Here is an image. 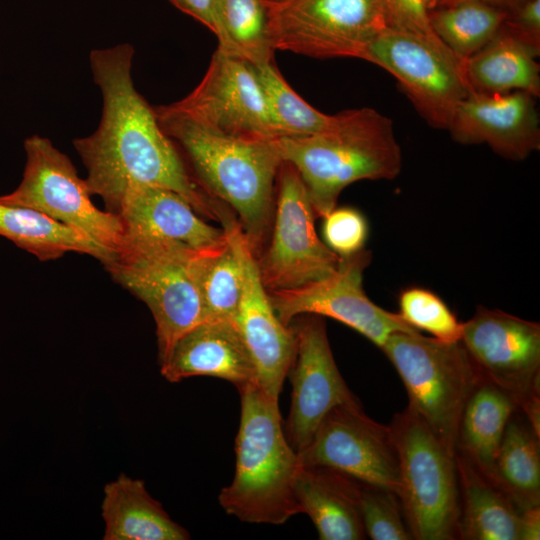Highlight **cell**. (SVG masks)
Returning a JSON list of instances; mask_svg holds the SVG:
<instances>
[{
    "label": "cell",
    "instance_id": "cell-1",
    "mask_svg": "<svg viewBox=\"0 0 540 540\" xmlns=\"http://www.w3.org/2000/svg\"><path fill=\"white\" fill-rule=\"evenodd\" d=\"M134 48L128 43L90 52V68L102 100L98 128L73 141L87 170L92 195L116 214L125 193L137 185H153L183 197L200 215L218 219L221 203L194 179L155 109L135 88Z\"/></svg>",
    "mask_w": 540,
    "mask_h": 540
},
{
    "label": "cell",
    "instance_id": "cell-2",
    "mask_svg": "<svg viewBox=\"0 0 540 540\" xmlns=\"http://www.w3.org/2000/svg\"><path fill=\"white\" fill-rule=\"evenodd\" d=\"M160 126L212 197L231 207L257 257L269 239L276 183L283 162L275 139H249L211 131L168 105L155 107Z\"/></svg>",
    "mask_w": 540,
    "mask_h": 540
},
{
    "label": "cell",
    "instance_id": "cell-3",
    "mask_svg": "<svg viewBox=\"0 0 540 540\" xmlns=\"http://www.w3.org/2000/svg\"><path fill=\"white\" fill-rule=\"evenodd\" d=\"M283 161L308 191L317 217L332 211L342 190L361 180H391L402 168L393 122L369 107L336 114L334 125L310 136L278 137Z\"/></svg>",
    "mask_w": 540,
    "mask_h": 540
},
{
    "label": "cell",
    "instance_id": "cell-4",
    "mask_svg": "<svg viewBox=\"0 0 540 540\" xmlns=\"http://www.w3.org/2000/svg\"><path fill=\"white\" fill-rule=\"evenodd\" d=\"M241 400L235 441L236 465L218 500L224 511L247 523L279 525L301 513L295 481L301 467L282 423L279 401L256 381L237 388Z\"/></svg>",
    "mask_w": 540,
    "mask_h": 540
},
{
    "label": "cell",
    "instance_id": "cell-5",
    "mask_svg": "<svg viewBox=\"0 0 540 540\" xmlns=\"http://www.w3.org/2000/svg\"><path fill=\"white\" fill-rule=\"evenodd\" d=\"M204 254L210 253L174 242L125 240L112 259L103 264L118 284L151 311L160 367L175 343L204 321L198 282V262Z\"/></svg>",
    "mask_w": 540,
    "mask_h": 540
},
{
    "label": "cell",
    "instance_id": "cell-6",
    "mask_svg": "<svg viewBox=\"0 0 540 540\" xmlns=\"http://www.w3.org/2000/svg\"><path fill=\"white\" fill-rule=\"evenodd\" d=\"M381 350L407 392V409L456 454L464 406L481 379L461 341L443 342L418 332H396Z\"/></svg>",
    "mask_w": 540,
    "mask_h": 540
},
{
    "label": "cell",
    "instance_id": "cell-7",
    "mask_svg": "<svg viewBox=\"0 0 540 540\" xmlns=\"http://www.w3.org/2000/svg\"><path fill=\"white\" fill-rule=\"evenodd\" d=\"M397 451L398 498L416 540H455L460 489L455 454L407 408L388 425Z\"/></svg>",
    "mask_w": 540,
    "mask_h": 540
},
{
    "label": "cell",
    "instance_id": "cell-8",
    "mask_svg": "<svg viewBox=\"0 0 540 540\" xmlns=\"http://www.w3.org/2000/svg\"><path fill=\"white\" fill-rule=\"evenodd\" d=\"M24 150L22 180L12 192L1 195L0 202L38 211L113 257L123 244L119 216L93 204L86 180L79 177L70 158L49 139L32 135L24 141Z\"/></svg>",
    "mask_w": 540,
    "mask_h": 540
},
{
    "label": "cell",
    "instance_id": "cell-9",
    "mask_svg": "<svg viewBox=\"0 0 540 540\" xmlns=\"http://www.w3.org/2000/svg\"><path fill=\"white\" fill-rule=\"evenodd\" d=\"M308 191L296 169L283 161L277 177L268 245L256 257L268 293L304 287L331 275L340 257L321 240Z\"/></svg>",
    "mask_w": 540,
    "mask_h": 540
},
{
    "label": "cell",
    "instance_id": "cell-10",
    "mask_svg": "<svg viewBox=\"0 0 540 540\" xmlns=\"http://www.w3.org/2000/svg\"><path fill=\"white\" fill-rule=\"evenodd\" d=\"M461 343L480 377L508 393L540 435V325L478 306Z\"/></svg>",
    "mask_w": 540,
    "mask_h": 540
},
{
    "label": "cell",
    "instance_id": "cell-11",
    "mask_svg": "<svg viewBox=\"0 0 540 540\" xmlns=\"http://www.w3.org/2000/svg\"><path fill=\"white\" fill-rule=\"evenodd\" d=\"M363 60L393 75L427 123L446 129L459 103L470 93L463 62L439 40L383 29Z\"/></svg>",
    "mask_w": 540,
    "mask_h": 540
},
{
    "label": "cell",
    "instance_id": "cell-12",
    "mask_svg": "<svg viewBox=\"0 0 540 540\" xmlns=\"http://www.w3.org/2000/svg\"><path fill=\"white\" fill-rule=\"evenodd\" d=\"M275 50L313 58H364L386 28L379 0H271Z\"/></svg>",
    "mask_w": 540,
    "mask_h": 540
},
{
    "label": "cell",
    "instance_id": "cell-13",
    "mask_svg": "<svg viewBox=\"0 0 540 540\" xmlns=\"http://www.w3.org/2000/svg\"><path fill=\"white\" fill-rule=\"evenodd\" d=\"M371 259V251L363 249L340 257L337 269L320 281L269 293L278 318L288 326L295 317L304 314L329 317L357 331L380 349L393 333L418 332L399 313L383 309L366 295L363 276Z\"/></svg>",
    "mask_w": 540,
    "mask_h": 540
},
{
    "label": "cell",
    "instance_id": "cell-14",
    "mask_svg": "<svg viewBox=\"0 0 540 540\" xmlns=\"http://www.w3.org/2000/svg\"><path fill=\"white\" fill-rule=\"evenodd\" d=\"M168 106L220 134L278 138L254 67L218 49L200 83L183 99Z\"/></svg>",
    "mask_w": 540,
    "mask_h": 540
},
{
    "label": "cell",
    "instance_id": "cell-15",
    "mask_svg": "<svg viewBox=\"0 0 540 540\" xmlns=\"http://www.w3.org/2000/svg\"><path fill=\"white\" fill-rule=\"evenodd\" d=\"M298 457L302 466L329 468L399 493V462L390 428L368 417L360 403L333 408Z\"/></svg>",
    "mask_w": 540,
    "mask_h": 540
},
{
    "label": "cell",
    "instance_id": "cell-16",
    "mask_svg": "<svg viewBox=\"0 0 540 540\" xmlns=\"http://www.w3.org/2000/svg\"><path fill=\"white\" fill-rule=\"evenodd\" d=\"M296 341L287 376L291 407L284 432L298 454L310 443L325 416L340 405L359 404L340 374L321 316L304 314L290 323Z\"/></svg>",
    "mask_w": 540,
    "mask_h": 540
},
{
    "label": "cell",
    "instance_id": "cell-17",
    "mask_svg": "<svg viewBox=\"0 0 540 540\" xmlns=\"http://www.w3.org/2000/svg\"><path fill=\"white\" fill-rule=\"evenodd\" d=\"M536 97L525 91L501 94L470 92L457 106L447 130L461 144H487L515 161L540 148Z\"/></svg>",
    "mask_w": 540,
    "mask_h": 540
},
{
    "label": "cell",
    "instance_id": "cell-18",
    "mask_svg": "<svg viewBox=\"0 0 540 540\" xmlns=\"http://www.w3.org/2000/svg\"><path fill=\"white\" fill-rule=\"evenodd\" d=\"M116 214L125 240L174 242L202 253H215L228 243L225 229L205 222L176 192L137 185L123 196Z\"/></svg>",
    "mask_w": 540,
    "mask_h": 540
},
{
    "label": "cell",
    "instance_id": "cell-19",
    "mask_svg": "<svg viewBox=\"0 0 540 540\" xmlns=\"http://www.w3.org/2000/svg\"><path fill=\"white\" fill-rule=\"evenodd\" d=\"M241 248L245 280L236 326L253 360L257 384L279 401L295 354V336L291 327L278 318L244 235Z\"/></svg>",
    "mask_w": 540,
    "mask_h": 540
},
{
    "label": "cell",
    "instance_id": "cell-20",
    "mask_svg": "<svg viewBox=\"0 0 540 540\" xmlns=\"http://www.w3.org/2000/svg\"><path fill=\"white\" fill-rule=\"evenodd\" d=\"M160 371L172 383L209 376L238 388L256 381L253 360L236 323L225 320H205L186 332L175 343Z\"/></svg>",
    "mask_w": 540,
    "mask_h": 540
},
{
    "label": "cell",
    "instance_id": "cell-21",
    "mask_svg": "<svg viewBox=\"0 0 540 540\" xmlns=\"http://www.w3.org/2000/svg\"><path fill=\"white\" fill-rule=\"evenodd\" d=\"M359 481L320 466L300 467L295 496L301 513L312 520L321 540L366 538L358 507Z\"/></svg>",
    "mask_w": 540,
    "mask_h": 540
},
{
    "label": "cell",
    "instance_id": "cell-22",
    "mask_svg": "<svg viewBox=\"0 0 540 540\" xmlns=\"http://www.w3.org/2000/svg\"><path fill=\"white\" fill-rule=\"evenodd\" d=\"M101 516L104 540H188L189 532L176 523L145 483L124 473L103 489Z\"/></svg>",
    "mask_w": 540,
    "mask_h": 540
},
{
    "label": "cell",
    "instance_id": "cell-23",
    "mask_svg": "<svg viewBox=\"0 0 540 540\" xmlns=\"http://www.w3.org/2000/svg\"><path fill=\"white\" fill-rule=\"evenodd\" d=\"M455 462L460 489L457 539L520 540L523 510L459 451Z\"/></svg>",
    "mask_w": 540,
    "mask_h": 540
},
{
    "label": "cell",
    "instance_id": "cell-24",
    "mask_svg": "<svg viewBox=\"0 0 540 540\" xmlns=\"http://www.w3.org/2000/svg\"><path fill=\"white\" fill-rule=\"evenodd\" d=\"M540 52L510 34L503 24L495 36L463 62L470 92L525 91L540 95Z\"/></svg>",
    "mask_w": 540,
    "mask_h": 540
},
{
    "label": "cell",
    "instance_id": "cell-25",
    "mask_svg": "<svg viewBox=\"0 0 540 540\" xmlns=\"http://www.w3.org/2000/svg\"><path fill=\"white\" fill-rule=\"evenodd\" d=\"M519 411L505 391L480 379L462 411L457 433V450L488 479L512 415Z\"/></svg>",
    "mask_w": 540,
    "mask_h": 540
},
{
    "label": "cell",
    "instance_id": "cell-26",
    "mask_svg": "<svg viewBox=\"0 0 540 540\" xmlns=\"http://www.w3.org/2000/svg\"><path fill=\"white\" fill-rule=\"evenodd\" d=\"M271 6V0H213L217 49L255 67L273 63Z\"/></svg>",
    "mask_w": 540,
    "mask_h": 540
},
{
    "label": "cell",
    "instance_id": "cell-27",
    "mask_svg": "<svg viewBox=\"0 0 540 540\" xmlns=\"http://www.w3.org/2000/svg\"><path fill=\"white\" fill-rule=\"evenodd\" d=\"M540 435L517 411L507 423L490 481L521 510L540 506Z\"/></svg>",
    "mask_w": 540,
    "mask_h": 540
},
{
    "label": "cell",
    "instance_id": "cell-28",
    "mask_svg": "<svg viewBox=\"0 0 540 540\" xmlns=\"http://www.w3.org/2000/svg\"><path fill=\"white\" fill-rule=\"evenodd\" d=\"M0 236L42 262L68 252L86 254L102 264L112 256L89 239L33 209L0 202Z\"/></svg>",
    "mask_w": 540,
    "mask_h": 540
},
{
    "label": "cell",
    "instance_id": "cell-29",
    "mask_svg": "<svg viewBox=\"0 0 540 540\" xmlns=\"http://www.w3.org/2000/svg\"><path fill=\"white\" fill-rule=\"evenodd\" d=\"M228 235L227 245L216 253L204 254L198 262V282L205 320L236 323L244 289L245 271L242 257L243 233L227 210L221 215Z\"/></svg>",
    "mask_w": 540,
    "mask_h": 540
},
{
    "label": "cell",
    "instance_id": "cell-30",
    "mask_svg": "<svg viewBox=\"0 0 540 540\" xmlns=\"http://www.w3.org/2000/svg\"><path fill=\"white\" fill-rule=\"evenodd\" d=\"M505 18L503 8L478 0L458 1L429 11L433 32L462 62L495 36Z\"/></svg>",
    "mask_w": 540,
    "mask_h": 540
},
{
    "label": "cell",
    "instance_id": "cell-31",
    "mask_svg": "<svg viewBox=\"0 0 540 540\" xmlns=\"http://www.w3.org/2000/svg\"><path fill=\"white\" fill-rule=\"evenodd\" d=\"M253 67L278 137L310 136L334 125L336 115L324 114L308 104L288 85L274 62Z\"/></svg>",
    "mask_w": 540,
    "mask_h": 540
},
{
    "label": "cell",
    "instance_id": "cell-32",
    "mask_svg": "<svg viewBox=\"0 0 540 540\" xmlns=\"http://www.w3.org/2000/svg\"><path fill=\"white\" fill-rule=\"evenodd\" d=\"M400 316L418 331L424 330L443 342L461 340L463 323L434 292L410 287L399 295Z\"/></svg>",
    "mask_w": 540,
    "mask_h": 540
},
{
    "label": "cell",
    "instance_id": "cell-33",
    "mask_svg": "<svg viewBox=\"0 0 540 540\" xmlns=\"http://www.w3.org/2000/svg\"><path fill=\"white\" fill-rule=\"evenodd\" d=\"M358 507L366 537L372 540H412L398 495L359 481Z\"/></svg>",
    "mask_w": 540,
    "mask_h": 540
},
{
    "label": "cell",
    "instance_id": "cell-34",
    "mask_svg": "<svg viewBox=\"0 0 540 540\" xmlns=\"http://www.w3.org/2000/svg\"><path fill=\"white\" fill-rule=\"evenodd\" d=\"M322 218L323 242L337 256L346 257L365 249L369 225L361 211L350 206L335 207Z\"/></svg>",
    "mask_w": 540,
    "mask_h": 540
},
{
    "label": "cell",
    "instance_id": "cell-35",
    "mask_svg": "<svg viewBox=\"0 0 540 540\" xmlns=\"http://www.w3.org/2000/svg\"><path fill=\"white\" fill-rule=\"evenodd\" d=\"M379 3L386 28L439 39L430 25L428 0H379Z\"/></svg>",
    "mask_w": 540,
    "mask_h": 540
},
{
    "label": "cell",
    "instance_id": "cell-36",
    "mask_svg": "<svg viewBox=\"0 0 540 540\" xmlns=\"http://www.w3.org/2000/svg\"><path fill=\"white\" fill-rule=\"evenodd\" d=\"M505 11L503 27L540 52V0H517Z\"/></svg>",
    "mask_w": 540,
    "mask_h": 540
},
{
    "label": "cell",
    "instance_id": "cell-37",
    "mask_svg": "<svg viewBox=\"0 0 540 540\" xmlns=\"http://www.w3.org/2000/svg\"><path fill=\"white\" fill-rule=\"evenodd\" d=\"M181 12L191 16L212 31L213 0H169Z\"/></svg>",
    "mask_w": 540,
    "mask_h": 540
},
{
    "label": "cell",
    "instance_id": "cell-38",
    "mask_svg": "<svg viewBox=\"0 0 540 540\" xmlns=\"http://www.w3.org/2000/svg\"><path fill=\"white\" fill-rule=\"evenodd\" d=\"M540 539V506L522 511L520 540Z\"/></svg>",
    "mask_w": 540,
    "mask_h": 540
},
{
    "label": "cell",
    "instance_id": "cell-39",
    "mask_svg": "<svg viewBox=\"0 0 540 540\" xmlns=\"http://www.w3.org/2000/svg\"><path fill=\"white\" fill-rule=\"evenodd\" d=\"M458 1H463V0H440L436 7L443 6V5H448V4H451V3H454V2H458ZM478 1H483V2H486V3L501 7V8H503L505 10L510 5H512L514 2H516L517 0H478Z\"/></svg>",
    "mask_w": 540,
    "mask_h": 540
},
{
    "label": "cell",
    "instance_id": "cell-40",
    "mask_svg": "<svg viewBox=\"0 0 540 540\" xmlns=\"http://www.w3.org/2000/svg\"><path fill=\"white\" fill-rule=\"evenodd\" d=\"M440 0H428V4H429V9H433L435 8L438 3H439Z\"/></svg>",
    "mask_w": 540,
    "mask_h": 540
},
{
    "label": "cell",
    "instance_id": "cell-41",
    "mask_svg": "<svg viewBox=\"0 0 540 540\" xmlns=\"http://www.w3.org/2000/svg\"><path fill=\"white\" fill-rule=\"evenodd\" d=\"M273 2H280V1H283V0H272Z\"/></svg>",
    "mask_w": 540,
    "mask_h": 540
}]
</instances>
